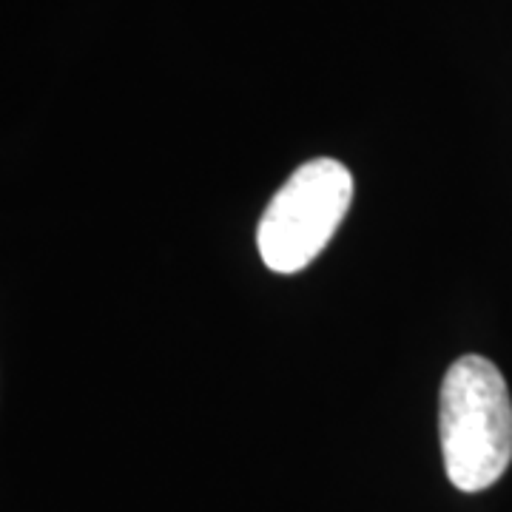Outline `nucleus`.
<instances>
[{
  "label": "nucleus",
  "mask_w": 512,
  "mask_h": 512,
  "mask_svg": "<svg viewBox=\"0 0 512 512\" xmlns=\"http://www.w3.org/2000/svg\"><path fill=\"white\" fill-rule=\"evenodd\" d=\"M444 470L461 493H481L512 461V399L501 370L484 356L456 359L439 396Z\"/></svg>",
  "instance_id": "nucleus-1"
},
{
  "label": "nucleus",
  "mask_w": 512,
  "mask_h": 512,
  "mask_svg": "<svg viewBox=\"0 0 512 512\" xmlns=\"http://www.w3.org/2000/svg\"><path fill=\"white\" fill-rule=\"evenodd\" d=\"M353 200V177L345 165L316 157L299 165L268 202L256 245L276 274H299L328 248Z\"/></svg>",
  "instance_id": "nucleus-2"
}]
</instances>
